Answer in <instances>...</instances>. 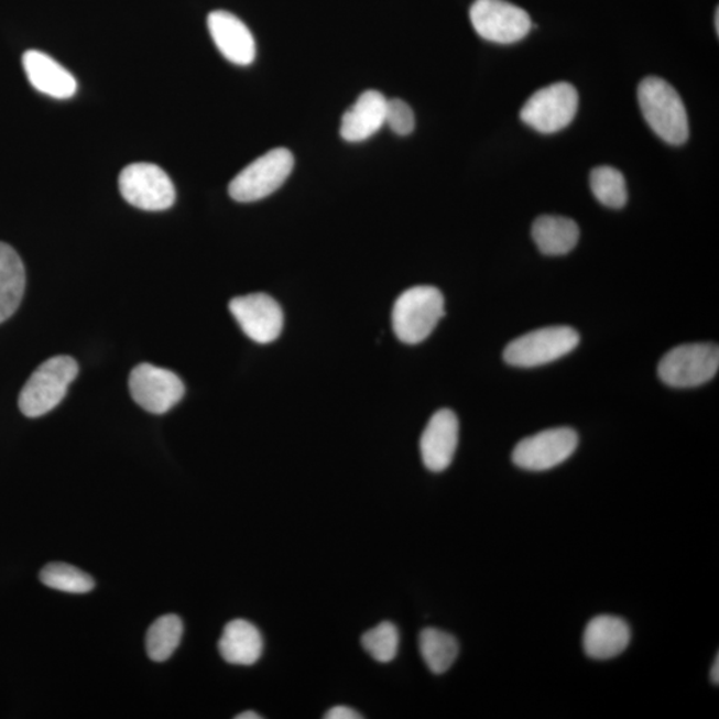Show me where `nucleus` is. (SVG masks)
Instances as JSON below:
<instances>
[{
    "label": "nucleus",
    "mask_w": 719,
    "mask_h": 719,
    "mask_svg": "<svg viewBox=\"0 0 719 719\" xmlns=\"http://www.w3.org/2000/svg\"><path fill=\"white\" fill-rule=\"evenodd\" d=\"M639 104L649 127L664 142L672 145L686 143L689 119L676 88L657 76H649L640 83Z\"/></svg>",
    "instance_id": "f257e3e1"
},
{
    "label": "nucleus",
    "mask_w": 719,
    "mask_h": 719,
    "mask_svg": "<svg viewBox=\"0 0 719 719\" xmlns=\"http://www.w3.org/2000/svg\"><path fill=\"white\" fill-rule=\"evenodd\" d=\"M78 373V362L69 356H55L44 361L19 394V410L30 418L47 415L65 399Z\"/></svg>",
    "instance_id": "f03ea898"
},
{
    "label": "nucleus",
    "mask_w": 719,
    "mask_h": 719,
    "mask_svg": "<svg viewBox=\"0 0 719 719\" xmlns=\"http://www.w3.org/2000/svg\"><path fill=\"white\" fill-rule=\"evenodd\" d=\"M440 291L431 285L413 286L394 303L392 324L394 334L405 344L422 342L434 333L445 315Z\"/></svg>",
    "instance_id": "7ed1b4c3"
},
{
    "label": "nucleus",
    "mask_w": 719,
    "mask_h": 719,
    "mask_svg": "<svg viewBox=\"0 0 719 719\" xmlns=\"http://www.w3.org/2000/svg\"><path fill=\"white\" fill-rule=\"evenodd\" d=\"M294 165L295 159L290 150H271L235 176L229 183V196L239 203L265 199L283 186Z\"/></svg>",
    "instance_id": "20e7f679"
},
{
    "label": "nucleus",
    "mask_w": 719,
    "mask_h": 719,
    "mask_svg": "<svg viewBox=\"0 0 719 719\" xmlns=\"http://www.w3.org/2000/svg\"><path fill=\"white\" fill-rule=\"evenodd\" d=\"M578 344L580 335L570 327L540 328L509 342L504 360L519 368L545 366L575 351Z\"/></svg>",
    "instance_id": "39448f33"
},
{
    "label": "nucleus",
    "mask_w": 719,
    "mask_h": 719,
    "mask_svg": "<svg viewBox=\"0 0 719 719\" xmlns=\"http://www.w3.org/2000/svg\"><path fill=\"white\" fill-rule=\"evenodd\" d=\"M719 368L717 344H685L673 348L660 361L658 377L673 388H695L708 383Z\"/></svg>",
    "instance_id": "423d86ee"
},
{
    "label": "nucleus",
    "mask_w": 719,
    "mask_h": 719,
    "mask_svg": "<svg viewBox=\"0 0 719 719\" xmlns=\"http://www.w3.org/2000/svg\"><path fill=\"white\" fill-rule=\"evenodd\" d=\"M578 92L570 83L558 81L534 92L521 108L520 118L540 133H556L576 118Z\"/></svg>",
    "instance_id": "0eeeda50"
},
{
    "label": "nucleus",
    "mask_w": 719,
    "mask_h": 719,
    "mask_svg": "<svg viewBox=\"0 0 719 719\" xmlns=\"http://www.w3.org/2000/svg\"><path fill=\"white\" fill-rule=\"evenodd\" d=\"M120 194L143 211H165L174 206L176 190L165 171L152 163H133L120 172Z\"/></svg>",
    "instance_id": "6e6552de"
},
{
    "label": "nucleus",
    "mask_w": 719,
    "mask_h": 719,
    "mask_svg": "<svg viewBox=\"0 0 719 719\" xmlns=\"http://www.w3.org/2000/svg\"><path fill=\"white\" fill-rule=\"evenodd\" d=\"M469 17L482 40L498 44L523 41L533 28L530 14L506 0H476Z\"/></svg>",
    "instance_id": "1a4fd4ad"
},
{
    "label": "nucleus",
    "mask_w": 719,
    "mask_h": 719,
    "mask_svg": "<svg viewBox=\"0 0 719 719\" xmlns=\"http://www.w3.org/2000/svg\"><path fill=\"white\" fill-rule=\"evenodd\" d=\"M578 435L575 429L553 428L521 440L512 454V460L521 469L543 472L558 467L575 454Z\"/></svg>",
    "instance_id": "9d476101"
},
{
    "label": "nucleus",
    "mask_w": 719,
    "mask_h": 719,
    "mask_svg": "<svg viewBox=\"0 0 719 719\" xmlns=\"http://www.w3.org/2000/svg\"><path fill=\"white\" fill-rule=\"evenodd\" d=\"M129 385L133 401L154 415H163L174 408L186 392L177 374L152 364L133 368Z\"/></svg>",
    "instance_id": "9b49d317"
},
{
    "label": "nucleus",
    "mask_w": 719,
    "mask_h": 719,
    "mask_svg": "<svg viewBox=\"0 0 719 719\" xmlns=\"http://www.w3.org/2000/svg\"><path fill=\"white\" fill-rule=\"evenodd\" d=\"M235 320L251 340L259 344L275 341L282 334L284 315L275 298L265 294L235 297L229 303Z\"/></svg>",
    "instance_id": "f8f14e48"
},
{
    "label": "nucleus",
    "mask_w": 719,
    "mask_h": 719,
    "mask_svg": "<svg viewBox=\"0 0 719 719\" xmlns=\"http://www.w3.org/2000/svg\"><path fill=\"white\" fill-rule=\"evenodd\" d=\"M208 30L216 47L228 62L250 66L257 57V43L243 21L228 11H214L208 15Z\"/></svg>",
    "instance_id": "ddd939ff"
},
{
    "label": "nucleus",
    "mask_w": 719,
    "mask_h": 719,
    "mask_svg": "<svg viewBox=\"0 0 719 719\" xmlns=\"http://www.w3.org/2000/svg\"><path fill=\"white\" fill-rule=\"evenodd\" d=\"M458 420L455 412L442 410L431 417L420 440L423 462L431 472L448 469L458 445Z\"/></svg>",
    "instance_id": "4468645a"
},
{
    "label": "nucleus",
    "mask_w": 719,
    "mask_h": 719,
    "mask_svg": "<svg viewBox=\"0 0 719 719\" xmlns=\"http://www.w3.org/2000/svg\"><path fill=\"white\" fill-rule=\"evenodd\" d=\"M22 62L24 73L36 91L54 99H69L78 90L74 75L42 51H25Z\"/></svg>",
    "instance_id": "2eb2a0df"
},
{
    "label": "nucleus",
    "mask_w": 719,
    "mask_h": 719,
    "mask_svg": "<svg viewBox=\"0 0 719 719\" xmlns=\"http://www.w3.org/2000/svg\"><path fill=\"white\" fill-rule=\"evenodd\" d=\"M388 99L377 90L362 92L342 115L340 135L348 143L366 142L385 124Z\"/></svg>",
    "instance_id": "dca6fc26"
},
{
    "label": "nucleus",
    "mask_w": 719,
    "mask_h": 719,
    "mask_svg": "<svg viewBox=\"0 0 719 719\" xmlns=\"http://www.w3.org/2000/svg\"><path fill=\"white\" fill-rule=\"evenodd\" d=\"M632 639L627 621L615 615H597L584 632V651L593 660H610L627 651Z\"/></svg>",
    "instance_id": "f3484780"
},
{
    "label": "nucleus",
    "mask_w": 719,
    "mask_h": 719,
    "mask_svg": "<svg viewBox=\"0 0 719 719\" xmlns=\"http://www.w3.org/2000/svg\"><path fill=\"white\" fill-rule=\"evenodd\" d=\"M263 635L253 623L233 620L227 623L219 641V652L226 663L240 666L257 664L263 654Z\"/></svg>",
    "instance_id": "a211bd4d"
},
{
    "label": "nucleus",
    "mask_w": 719,
    "mask_h": 719,
    "mask_svg": "<svg viewBox=\"0 0 719 719\" xmlns=\"http://www.w3.org/2000/svg\"><path fill=\"white\" fill-rule=\"evenodd\" d=\"M532 237L544 254L563 257L577 246L580 228L575 220L564 216L544 215L533 222Z\"/></svg>",
    "instance_id": "6ab92c4d"
},
{
    "label": "nucleus",
    "mask_w": 719,
    "mask_h": 719,
    "mask_svg": "<svg viewBox=\"0 0 719 719\" xmlns=\"http://www.w3.org/2000/svg\"><path fill=\"white\" fill-rule=\"evenodd\" d=\"M25 271L21 257L0 241V324L9 320L22 303Z\"/></svg>",
    "instance_id": "aec40b11"
},
{
    "label": "nucleus",
    "mask_w": 719,
    "mask_h": 719,
    "mask_svg": "<svg viewBox=\"0 0 719 719\" xmlns=\"http://www.w3.org/2000/svg\"><path fill=\"white\" fill-rule=\"evenodd\" d=\"M418 646L425 665L435 674L448 672L460 651L454 635L436 628H426L420 633Z\"/></svg>",
    "instance_id": "412c9836"
},
{
    "label": "nucleus",
    "mask_w": 719,
    "mask_h": 719,
    "mask_svg": "<svg viewBox=\"0 0 719 719\" xmlns=\"http://www.w3.org/2000/svg\"><path fill=\"white\" fill-rule=\"evenodd\" d=\"M183 621L181 617L167 614L159 617L149 629L145 638L149 657L155 663H164L179 647L183 639Z\"/></svg>",
    "instance_id": "4be33fe9"
},
{
    "label": "nucleus",
    "mask_w": 719,
    "mask_h": 719,
    "mask_svg": "<svg viewBox=\"0 0 719 719\" xmlns=\"http://www.w3.org/2000/svg\"><path fill=\"white\" fill-rule=\"evenodd\" d=\"M590 188L602 206L620 209L627 205L628 187L621 172L610 165H601L590 172Z\"/></svg>",
    "instance_id": "5701e85b"
},
{
    "label": "nucleus",
    "mask_w": 719,
    "mask_h": 719,
    "mask_svg": "<svg viewBox=\"0 0 719 719\" xmlns=\"http://www.w3.org/2000/svg\"><path fill=\"white\" fill-rule=\"evenodd\" d=\"M41 581L46 587L65 593L86 595L95 588L90 575L75 568L73 565L53 563L44 566L41 571Z\"/></svg>",
    "instance_id": "b1692460"
},
{
    "label": "nucleus",
    "mask_w": 719,
    "mask_h": 719,
    "mask_svg": "<svg viewBox=\"0 0 719 719\" xmlns=\"http://www.w3.org/2000/svg\"><path fill=\"white\" fill-rule=\"evenodd\" d=\"M361 645L378 663H391L399 653L400 633L392 622H381L362 634Z\"/></svg>",
    "instance_id": "393cba45"
},
{
    "label": "nucleus",
    "mask_w": 719,
    "mask_h": 719,
    "mask_svg": "<svg viewBox=\"0 0 719 719\" xmlns=\"http://www.w3.org/2000/svg\"><path fill=\"white\" fill-rule=\"evenodd\" d=\"M385 124L399 137H408L416 127L415 112L406 101L392 99L386 101Z\"/></svg>",
    "instance_id": "a878e982"
},
{
    "label": "nucleus",
    "mask_w": 719,
    "mask_h": 719,
    "mask_svg": "<svg viewBox=\"0 0 719 719\" xmlns=\"http://www.w3.org/2000/svg\"><path fill=\"white\" fill-rule=\"evenodd\" d=\"M327 719H359L362 718L359 711H356L348 706H335V708L328 710L326 717Z\"/></svg>",
    "instance_id": "bb28decb"
},
{
    "label": "nucleus",
    "mask_w": 719,
    "mask_h": 719,
    "mask_svg": "<svg viewBox=\"0 0 719 719\" xmlns=\"http://www.w3.org/2000/svg\"><path fill=\"white\" fill-rule=\"evenodd\" d=\"M710 677H711V683L715 684V685H718V680H719V657H718V655H717L715 665H712V667H711Z\"/></svg>",
    "instance_id": "cd10ccee"
},
{
    "label": "nucleus",
    "mask_w": 719,
    "mask_h": 719,
    "mask_svg": "<svg viewBox=\"0 0 719 719\" xmlns=\"http://www.w3.org/2000/svg\"><path fill=\"white\" fill-rule=\"evenodd\" d=\"M237 719H260L263 718L262 716H259L258 712L254 711H244L241 712V715L235 717Z\"/></svg>",
    "instance_id": "c85d7f7f"
},
{
    "label": "nucleus",
    "mask_w": 719,
    "mask_h": 719,
    "mask_svg": "<svg viewBox=\"0 0 719 719\" xmlns=\"http://www.w3.org/2000/svg\"><path fill=\"white\" fill-rule=\"evenodd\" d=\"M716 31H717V34H719V11H718V9L716 10Z\"/></svg>",
    "instance_id": "c756f323"
}]
</instances>
